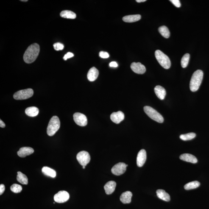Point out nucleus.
Wrapping results in <instances>:
<instances>
[{"label":"nucleus","mask_w":209,"mask_h":209,"mask_svg":"<svg viewBox=\"0 0 209 209\" xmlns=\"http://www.w3.org/2000/svg\"><path fill=\"white\" fill-rule=\"evenodd\" d=\"M5 190V185L3 184H2L0 185V195H1L4 193Z\"/></svg>","instance_id":"35"},{"label":"nucleus","mask_w":209,"mask_h":209,"mask_svg":"<svg viewBox=\"0 0 209 209\" xmlns=\"http://www.w3.org/2000/svg\"><path fill=\"white\" fill-rule=\"evenodd\" d=\"M74 56V55L72 53L69 52L67 53V54H65V55L64 56L63 59L65 60H66L67 59L71 58L73 57Z\"/></svg>","instance_id":"34"},{"label":"nucleus","mask_w":209,"mask_h":209,"mask_svg":"<svg viewBox=\"0 0 209 209\" xmlns=\"http://www.w3.org/2000/svg\"><path fill=\"white\" fill-rule=\"evenodd\" d=\"M10 189L13 193H18L21 192L22 190V187L21 185L15 184L11 186Z\"/></svg>","instance_id":"30"},{"label":"nucleus","mask_w":209,"mask_h":209,"mask_svg":"<svg viewBox=\"0 0 209 209\" xmlns=\"http://www.w3.org/2000/svg\"><path fill=\"white\" fill-rule=\"evenodd\" d=\"M144 110L146 114L154 121L159 123L163 122L164 118L163 116L153 108L149 106H145Z\"/></svg>","instance_id":"5"},{"label":"nucleus","mask_w":209,"mask_h":209,"mask_svg":"<svg viewBox=\"0 0 209 209\" xmlns=\"http://www.w3.org/2000/svg\"><path fill=\"white\" fill-rule=\"evenodd\" d=\"M33 91L31 88L20 90L14 94L13 97L17 100H23L29 99L33 96Z\"/></svg>","instance_id":"6"},{"label":"nucleus","mask_w":209,"mask_h":209,"mask_svg":"<svg viewBox=\"0 0 209 209\" xmlns=\"http://www.w3.org/2000/svg\"><path fill=\"white\" fill-rule=\"evenodd\" d=\"M73 118L75 122L78 125L80 126H85L87 125L88 121L87 117L83 114L75 113L73 115Z\"/></svg>","instance_id":"10"},{"label":"nucleus","mask_w":209,"mask_h":209,"mask_svg":"<svg viewBox=\"0 0 209 209\" xmlns=\"http://www.w3.org/2000/svg\"><path fill=\"white\" fill-rule=\"evenodd\" d=\"M132 194L131 192L127 191L122 193L120 196V199L124 204L130 203L131 202Z\"/></svg>","instance_id":"18"},{"label":"nucleus","mask_w":209,"mask_h":209,"mask_svg":"<svg viewBox=\"0 0 209 209\" xmlns=\"http://www.w3.org/2000/svg\"><path fill=\"white\" fill-rule=\"evenodd\" d=\"M141 19V16L140 15L126 16L122 18L123 21L127 23H133L139 21Z\"/></svg>","instance_id":"21"},{"label":"nucleus","mask_w":209,"mask_h":209,"mask_svg":"<svg viewBox=\"0 0 209 209\" xmlns=\"http://www.w3.org/2000/svg\"><path fill=\"white\" fill-rule=\"evenodd\" d=\"M34 152V149L32 148L24 147L20 149L17 152V154L20 157L24 158L33 153Z\"/></svg>","instance_id":"14"},{"label":"nucleus","mask_w":209,"mask_h":209,"mask_svg":"<svg viewBox=\"0 0 209 209\" xmlns=\"http://www.w3.org/2000/svg\"><path fill=\"white\" fill-rule=\"evenodd\" d=\"M5 124L4 123L1 119V120H0V126H1V127L4 128L5 127Z\"/></svg>","instance_id":"37"},{"label":"nucleus","mask_w":209,"mask_h":209,"mask_svg":"<svg viewBox=\"0 0 209 209\" xmlns=\"http://www.w3.org/2000/svg\"><path fill=\"white\" fill-rule=\"evenodd\" d=\"M76 158L79 163L82 166H86L89 163L90 156L89 153L86 151H82L77 154Z\"/></svg>","instance_id":"7"},{"label":"nucleus","mask_w":209,"mask_h":209,"mask_svg":"<svg viewBox=\"0 0 209 209\" xmlns=\"http://www.w3.org/2000/svg\"><path fill=\"white\" fill-rule=\"evenodd\" d=\"M136 1L137 2L140 3L142 2H145L146 1V0H136Z\"/></svg>","instance_id":"38"},{"label":"nucleus","mask_w":209,"mask_h":209,"mask_svg":"<svg viewBox=\"0 0 209 209\" xmlns=\"http://www.w3.org/2000/svg\"><path fill=\"white\" fill-rule=\"evenodd\" d=\"M196 136V134L194 132H190V133L185 134V135H181L180 138L181 140L183 141H188L194 139Z\"/></svg>","instance_id":"28"},{"label":"nucleus","mask_w":209,"mask_h":209,"mask_svg":"<svg viewBox=\"0 0 209 209\" xmlns=\"http://www.w3.org/2000/svg\"><path fill=\"white\" fill-rule=\"evenodd\" d=\"M109 65L110 67H114V68H116L118 66V64L115 62H111Z\"/></svg>","instance_id":"36"},{"label":"nucleus","mask_w":209,"mask_h":209,"mask_svg":"<svg viewBox=\"0 0 209 209\" xmlns=\"http://www.w3.org/2000/svg\"><path fill=\"white\" fill-rule=\"evenodd\" d=\"M42 172L43 174L47 176L52 178H55L56 176L55 171L47 167H44L42 168Z\"/></svg>","instance_id":"23"},{"label":"nucleus","mask_w":209,"mask_h":209,"mask_svg":"<svg viewBox=\"0 0 209 209\" xmlns=\"http://www.w3.org/2000/svg\"><path fill=\"white\" fill-rule=\"evenodd\" d=\"M99 56L102 58L107 59L109 57V55L107 52L101 51L99 53Z\"/></svg>","instance_id":"32"},{"label":"nucleus","mask_w":209,"mask_h":209,"mask_svg":"<svg viewBox=\"0 0 209 209\" xmlns=\"http://www.w3.org/2000/svg\"><path fill=\"white\" fill-rule=\"evenodd\" d=\"M53 203L55 204V202H53Z\"/></svg>","instance_id":"42"},{"label":"nucleus","mask_w":209,"mask_h":209,"mask_svg":"<svg viewBox=\"0 0 209 209\" xmlns=\"http://www.w3.org/2000/svg\"><path fill=\"white\" fill-rule=\"evenodd\" d=\"M85 167L86 166H82V168H83V169H85Z\"/></svg>","instance_id":"40"},{"label":"nucleus","mask_w":209,"mask_h":209,"mask_svg":"<svg viewBox=\"0 0 209 209\" xmlns=\"http://www.w3.org/2000/svg\"><path fill=\"white\" fill-rule=\"evenodd\" d=\"M21 1L23 2H27L28 1V0H25V1H24V0H23V1Z\"/></svg>","instance_id":"39"},{"label":"nucleus","mask_w":209,"mask_h":209,"mask_svg":"<svg viewBox=\"0 0 209 209\" xmlns=\"http://www.w3.org/2000/svg\"><path fill=\"white\" fill-rule=\"evenodd\" d=\"M60 16L62 18L74 19L76 18V15L74 12L71 11L64 10L62 11L60 13Z\"/></svg>","instance_id":"24"},{"label":"nucleus","mask_w":209,"mask_h":209,"mask_svg":"<svg viewBox=\"0 0 209 209\" xmlns=\"http://www.w3.org/2000/svg\"><path fill=\"white\" fill-rule=\"evenodd\" d=\"M158 197L165 202H169L171 200L169 194L163 189L157 190L156 192Z\"/></svg>","instance_id":"20"},{"label":"nucleus","mask_w":209,"mask_h":209,"mask_svg":"<svg viewBox=\"0 0 209 209\" xmlns=\"http://www.w3.org/2000/svg\"><path fill=\"white\" fill-rule=\"evenodd\" d=\"M53 46L54 49L56 51H62L64 48V45L59 42L54 43Z\"/></svg>","instance_id":"31"},{"label":"nucleus","mask_w":209,"mask_h":209,"mask_svg":"<svg viewBox=\"0 0 209 209\" xmlns=\"http://www.w3.org/2000/svg\"><path fill=\"white\" fill-rule=\"evenodd\" d=\"M180 159L184 161L190 162L193 163H196L198 162L197 158L194 156L190 154H182L180 156Z\"/></svg>","instance_id":"19"},{"label":"nucleus","mask_w":209,"mask_h":209,"mask_svg":"<svg viewBox=\"0 0 209 209\" xmlns=\"http://www.w3.org/2000/svg\"><path fill=\"white\" fill-rule=\"evenodd\" d=\"M131 68L134 72L138 74H143L145 72V67L140 62H133L131 65Z\"/></svg>","instance_id":"11"},{"label":"nucleus","mask_w":209,"mask_h":209,"mask_svg":"<svg viewBox=\"0 0 209 209\" xmlns=\"http://www.w3.org/2000/svg\"><path fill=\"white\" fill-rule=\"evenodd\" d=\"M116 186V183L114 181L107 182L104 187L106 194L109 195L112 194L114 191Z\"/></svg>","instance_id":"16"},{"label":"nucleus","mask_w":209,"mask_h":209,"mask_svg":"<svg viewBox=\"0 0 209 209\" xmlns=\"http://www.w3.org/2000/svg\"><path fill=\"white\" fill-rule=\"evenodd\" d=\"M203 73L201 70H198L193 73L190 82V88L193 92L199 89L203 79Z\"/></svg>","instance_id":"2"},{"label":"nucleus","mask_w":209,"mask_h":209,"mask_svg":"<svg viewBox=\"0 0 209 209\" xmlns=\"http://www.w3.org/2000/svg\"><path fill=\"white\" fill-rule=\"evenodd\" d=\"M99 75V71L95 67L90 69L87 74V78L90 82H94L97 78Z\"/></svg>","instance_id":"15"},{"label":"nucleus","mask_w":209,"mask_h":209,"mask_svg":"<svg viewBox=\"0 0 209 209\" xmlns=\"http://www.w3.org/2000/svg\"><path fill=\"white\" fill-rule=\"evenodd\" d=\"M154 91L157 96L159 99L163 100L164 99L166 95L165 89L161 86H157L154 88Z\"/></svg>","instance_id":"17"},{"label":"nucleus","mask_w":209,"mask_h":209,"mask_svg":"<svg viewBox=\"0 0 209 209\" xmlns=\"http://www.w3.org/2000/svg\"><path fill=\"white\" fill-rule=\"evenodd\" d=\"M200 182L198 181H194L189 182L188 183L186 184L184 186V188L185 190H191L197 188L200 186Z\"/></svg>","instance_id":"27"},{"label":"nucleus","mask_w":209,"mask_h":209,"mask_svg":"<svg viewBox=\"0 0 209 209\" xmlns=\"http://www.w3.org/2000/svg\"><path fill=\"white\" fill-rule=\"evenodd\" d=\"M39 109L35 107L27 108L25 111V113L28 116L34 117L37 116L39 113Z\"/></svg>","instance_id":"22"},{"label":"nucleus","mask_w":209,"mask_h":209,"mask_svg":"<svg viewBox=\"0 0 209 209\" xmlns=\"http://www.w3.org/2000/svg\"><path fill=\"white\" fill-rule=\"evenodd\" d=\"M60 121L58 117L54 116L51 118L47 128V134L49 136L54 135L60 127Z\"/></svg>","instance_id":"3"},{"label":"nucleus","mask_w":209,"mask_h":209,"mask_svg":"<svg viewBox=\"0 0 209 209\" xmlns=\"http://www.w3.org/2000/svg\"><path fill=\"white\" fill-rule=\"evenodd\" d=\"M126 164L122 162H120L115 164L111 169V171L115 175L120 176L124 174L126 171Z\"/></svg>","instance_id":"8"},{"label":"nucleus","mask_w":209,"mask_h":209,"mask_svg":"<svg viewBox=\"0 0 209 209\" xmlns=\"http://www.w3.org/2000/svg\"><path fill=\"white\" fill-rule=\"evenodd\" d=\"M69 198V194L66 191H59L54 196V200L58 203H63L66 202Z\"/></svg>","instance_id":"9"},{"label":"nucleus","mask_w":209,"mask_h":209,"mask_svg":"<svg viewBox=\"0 0 209 209\" xmlns=\"http://www.w3.org/2000/svg\"><path fill=\"white\" fill-rule=\"evenodd\" d=\"M158 31L161 35L165 38H168L170 36V31L166 26H160L159 28Z\"/></svg>","instance_id":"26"},{"label":"nucleus","mask_w":209,"mask_h":209,"mask_svg":"<svg viewBox=\"0 0 209 209\" xmlns=\"http://www.w3.org/2000/svg\"><path fill=\"white\" fill-rule=\"evenodd\" d=\"M170 1L176 7H180L181 6L180 2L179 0H171Z\"/></svg>","instance_id":"33"},{"label":"nucleus","mask_w":209,"mask_h":209,"mask_svg":"<svg viewBox=\"0 0 209 209\" xmlns=\"http://www.w3.org/2000/svg\"><path fill=\"white\" fill-rule=\"evenodd\" d=\"M146 160V153L144 149H141L139 152L137 157V165L139 167H142L144 165Z\"/></svg>","instance_id":"12"},{"label":"nucleus","mask_w":209,"mask_h":209,"mask_svg":"<svg viewBox=\"0 0 209 209\" xmlns=\"http://www.w3.org/2000/svg\"><path fill=\"white\" fill-rule=\"evenodd\" d=\"M190 59V55L186 54L182 57L181 60V64L183 68H185L188 66Z\"/></svg>","instance_id":"29"},{"label":"nucleus","mask_w":209,"mask_h":209,"mask_svg":"<svg viewBox=\"0 0 209 209\" xmlns=\"http://www.w3.org/2000/svg\"><path fill=\"white\" fill-rule=\"evenodd\" d=\"M124 118V114L122 112L118 111L113 112L110 115V119L113 122L119 124Z\"/></svg>","instance_id":"13"},{"label":"nucleus","mask_w":209,"mask_h":209,"mask_svg":"<svg viewBox=\"0 0 209 209\" xmlns=\"http://www.w3.org/2000/svg\"><path fill=\"white\" fill-rule=\"evenodd\" d=\"M40 51L39 45L37 43L30 45L26 49L23 56L24 62L27 64H31L35 61L38 57Z\"/></svg>","instance_id":"1"},{"label":"nucleus","mask_w":209,"mask_h":209,"mask_svg":"<svg viewBox=\"0 0 209 209\" xmlns=\"http://www.w3.org/2000/svg\"><path fill=\"white\" fill-rule=\"evenodd\" d=\"M126 166L127 167L128 166V165H126Z\"/></svg>","instance_id":"41"},{"label":"nucleus","mask_w":209,"mask_h":209,"mask_svg":"<svg viewBox=\"0 0 209 209\" xmlns=\"http://www.w3.org/2000/svg\"><path fill=\"white\" fill-rule=\"evenodd\" d=\"M17 180L20 183L23 185H27L28 184V179L25 175L22 173L18 171L17 176Z\"/></svg>","instance_id":"25"},{"label":"nucleus","mask_w":209,"mask_h":209,"mask_svg":"<svg viewBox=\"0 0 209 209\" xmlns=\"http://www.w3.org/2000/svg\"><path fill=\"white\" fill-rule=\"evenodd\" d=\"M156 58L160 64L165 69H168L171 66V62L169 57L160 50L155 52Z\"/></svg>","instance_id":"4"}]
</instances>
